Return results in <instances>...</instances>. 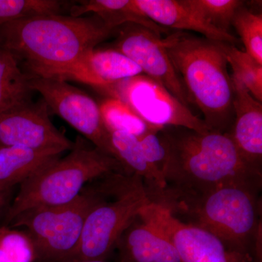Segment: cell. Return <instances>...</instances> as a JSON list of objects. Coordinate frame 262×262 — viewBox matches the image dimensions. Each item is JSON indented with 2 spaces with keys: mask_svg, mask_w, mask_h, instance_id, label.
I'll list each match as a JSON object with an SVG mask.
<instances>
[{
  "mask_svg": "<svg viewBox=\"0 0 262 262\" xmlns=\"http://www.w3.org/2000/svg\"><path fill=\"white\" fill-rule=\"evenodd\" d=\"M159 135L168 155L160 194H201L232 184L261 188V168L245 159L228 134L167 126Z\"/></svg>",
  "mask_w": 262,
  "mask_h": 262,
  "instance_id": "cell-1",
  "label": "cell"
},
{
  "mask_svg": "<svg viewBox=\"0 0 262 262\" xmlns=\"http://www.w3.org/2000/svg\"><path fill=\"white\" fill-rule=\"evenodd\" d=\"M115 31L97 15H40L0 27V48L24 63L27 73L67 80L84 55Z\"/></svg>",
  "mask_w": 262,
  "mask_h": 262,
  "instance_id": "cell-2",
  "label": "cell"
},
{
  "mask_svg": "<svg viewBox=\"0 0 262 262\" xmlns=\"http://www.w3.org/2000/svg\"><path fill=\"white\" fill-rule=\"evenodd\" d=\"M261 188L221 186L208 192L158 196L179 220L211 232L230 249L261 262Z\"/></svg>",
  "mask_w": 262,
  "mask_h": 262,
  "instance_id": "cell-3",
  "label": "cell"
},
{
  "mask_svg": "<svg viewBox=\"0 0 262 262\" xmlns=\"http://www.w3.org/2000/svg\"><path fill=\"white\" fill-rule=\"evenodd\" d=\"M165 49L208 130L227 134L233 124L234 89L224 42L178 31L163 38Z\"/></svg>",
  "mask_w": 262,
  "mask_h": 262,
  "instance_id": "cell-4",
  "label": "cell"
},
{
  "mask_svg": "<svg viewBox=\"0 0 262 262\" xmlns=\"http://www.w3.org/2000/svg\"><path fill=\"white\" fill-rule=\"evenodd\" d=\"M115 173L127 174L114 157L90 146L78 136L67 156L48 164L20 184L7 213V223H11L20 213L33 208L70 203L88 183Z\"/></svg>",
  "mask_w": 262,
  "mask_h": 262,
  "instance_id": "cell-5",
  "label": "cell"
},
{
  "mask_svg": "<svg viewBox=\"0 0 262 262\" xmlns=\"http://www.w3.org/2000/svg\"><path fill=\"white\" fill-rule=\"evenodd\" d=\"M110 175L97 187H84L67 204L33 208L12 221V227L25 228L34 253V261H69L80 244L89 212L106 198L112 186Z\"/></svg>",
  "mask_w": 262,
  "mask_h": 262,
  "instance_id": "cell-6",
  "label": "cell"
},
{
  "mask_svg": "<svg viewBox=\"0 0 262 262\" xmlns=\"http://www.w3.org/2000/svg\"><path fill=\"white\" fill-rule=\"evenodd\" d=\"M150 202L142 179L114 174L110 192L89 212L80 244L69 261L106 260L124 231Z\"/></svg>",
  "mask_w": 262,
  "mask_h": 262,
  "instance_id": "cell-7",
  "label": "cell"
},
{
  "mask_svg": "<svg viewBox=\"0 0 262 262\" xmlns=\"http://www.w3.org/2000/svg\"><path fill=\"white\" fill-rule=\"evenodd\" d=\"M96 89L108 97L125 103L155 126L183 127L198 132L209 130L189 107L144 74Z\"/></svg>",
  "mask_w": 262,
  "mask_h": 262,
  "instance_id": "cell-8",
  "label": "cell"
},
{
  "mask_svg": "<svg viewBox=\"0 0 262 262\" xmlns=\"http://www.w3.org/2000/svg\"><path fill=\"white\" fill-rule=\"evenodd\" d=\"M29 85L32 91L41 95L50 112L68 122L96 148L112 156L110 131L103 122L99 103L94 98L58 77L29 74Z\"/></svg>",
  "mask_w": 262,
  "mask_h": 262,
  "instance_id": "cell-9",
  "label": "cell"
},
{
  "mask_svg": "<svg viewBox=\"0 0 262 262\" xmlns=\"http://www.w3.org/2000/svg\"><path fill=\"white\" fill-rule=\"evenodd\" d=\"M139 215L170 239L181 262H253L211 232L179 220L159 203L150 202Z\"/></svg>",
  "mask_w": 262,
  "mask_h": 262,
  "instance_id": "cell-10",
  "label": "cell"
},
{
  "mask_svg": "<svg viewBox=\"0 0 262 262\" xmlns=\"http://www.w3.org/2000/svg\"><path fill=\"white\" fill-rule=\"evenodd\" d=\"M115 31L118 33L113 49L130 58L144 75L163 85L189 107L190 101L169 58L163 38L149 29L134 24H123Z\"/></svg>",
  "mask_w": 262,
  "mask_h": 262,
  "instance_id": "cell-11",
  "label": "cell"
},
{
  "mask_svg": "<svg viewBox=\"0 0 262 262\" xmlns=\"http://www.w3.org/2000/svg\"><path fill=\"white\" fill-rule=\"evenodd\" d=\"M50 113L42 98L30 97L0 114V147L72 149L74 142L53 125Z\"/></svg>",
  "mask_w": 262,
  "mask_h": 262,
  "instance_id": "cell-12",
  "label": "cell"
},
{
  "mask_svg": "<svg viewBox=\"0 0 262 262\" xmlns=\"http://www.w3.org/2000/svg\"><path fill=\"white\" fill-rule=\"evenodd\" d=\"M234 89L233 124L227 134L241 155L261 168L262 103L251 96L244 84L231 76Z\"/></svg>",
  "mask_w": 262,
  "mask_h": 262,
  "instance_id": "cell-13",
  "label": "cell"
},
{
  "mask_svg": "<svg viewBox=\"0 0 262 262\" xmlns=\"http://www.w3.org/2000/svg\"><path fill=\"white\" fill-rule=\"evenodd\" d=\"M117 262H181L170 239L138 215L117 242Z\"/></svg>",
  "mask_w": 262,
  "mask_h": 262,
  "instance_id": "cell-14",
  "label": "cell"
},
{
  "mask_svg": "<svg viewBox=\"0 0 262 262\" xmlns=\"http://www.w3.org/2000/svg\"><path fill=\"white\" fill-rule=\"evenodd\" d=\"M141 13L164 28L194 31L207 39L234 45L233 34L212 27L193 10L186 0H134Z\"/></svg>",
  "mask_w": 262,
  "mask_h": 262,
  "instance_id": "cell-15",
  "label": "cell"
},
{
  "mask_svg": "<svg viewBox=\"0 0 262 262\" xmlns=\"http://www.w3.org/2000/svg\"><path fill=\"white\" fill-rule=\"evenodd\" d=\"M142 74L140 67L120 51L113 48H94L84 55L70 79L82 81L96 88Z\"/></svg>",
  "mask_w": 262,
  "mask_h": 262,
  "instance_id": "cell-16",
  "label": "cell"
},
{
  "mask_svg": "<svg viewBox=\"0 0 262 262\" xmlns=\"http://www.w3.org/2000/svg\"><path fill=\"white\" fill-rule=\"evenodd\" d=\"M67 151L62 148L0 147V191H10Z\"/></svg>",
  "mask_w": 262,
  "mask_h": 262,
  "instance_id": "cell-17",
  "label": "cell"
},
{
  "mask_svg": "<svg viewBox=\"0 0 262 262\" xmlns=\"http://www.w3.org/2000/svg\"><path fill=\"white\" fill-rule=\"evenodd\" d=\"M108 131L112 156L126 173L142 179L149 198L163 192L166 187L163 176L146 160L137 136L125 131Z\"/></svg>",
  "mask_w": 262,
  "mask_h": 262,
  "instance_id": "cell-18",
  "label": "cell"
},
{
  "mask_svg": "<svg viewBox=\"0 0 262 262\" xmlns=\"http://www.w3.org/2000/svg\"><path fill=\"white\" fill-rule=\"evenodd\" d=\"M70 15L82 17L93 13L99 17L110 28L116 29L125 24L142 26L159 34L168 32L146 18L136 5L134 0H87L79 1L70 8Z\"/></svg>",
  "mask_w": 262,
  "mask_h": 262,
  "instance_id": "cell-19",
  "label": "cell"
},
{
  "mask_svg": "<svg viewBox=\"0 0 262 262\" xmlns=\"http://www.w3.org/2000/svg\"><path fill=\"white\" fill-rule=\"evenodd\" d=\"M32 92L29 74L10 52L0 48V114L30 98Z\"/></svg>",
  "mask_w": 262,
  "mask_h": 262,
  "instance_id": "cell-20",
  "label": "cell"
},
{
  "mask_svg": "<svg viewBox=\"0 0 262 262\" xmlns=\"http://www.w3.org/2000/svg\"><path fill=\"white\" fill-rule=\"evenodd\" d=\"M103 122L108 130H122L141 137L146 133L159 130L146 122L134 110L120 100L106 98L99 103Z\"/></svg>",
  "mask_w": 262,
  "mask_h": 262,
  "instance_id": "cell-21",
  "label": "cell"
},
{
  "mask_svg": "<svg viewBox=\"0 0 262 262\" xmlns=\"http://www.w3.org/2000/svg\"><path fill=\"white\" fill-rule=\"evenodd\" d=\"M223 46L227 61L232 69V76L244 84L255 99L261 102L262 65L234 45L224 42Z\"/></svg>",
  "mask_w": 262,
  "mask_h": 262,
  "instance_id": "cell-22",
  "label": "cell"
},
{
  "mask_svg": "<svg viewBox=\"0 0 262 262\" xmlns=\"http://www.w3.org/2000/svg\"><path fill=\"white\" fill-rule=\"evenodd\" d=\"M66 5L58 0H0V27L21 19L61 14Z\"/></svg>",
  "mask_w": 262,
  "mask_h": 262,
  "instance_id": "cell-23",
  "label": "cell"
},
{
  "mask_svg": "<svg viewBox=\"0 0 262 262\" xmlns=\"http://www.w3.org/2000/svg\"><path fill=\"white\" fill-rule=\"evenodd\" d=\"M188 5L212 27L229 33L235 13L244 5L241 0H186Z\"/></svg>",
  "mask_w": 262,
  "mask_h": 262,
  "instance_id": "cell-24",
  "label": "cell"
},
{
  "mask_svg": "<svg viewBox=\"0 0 262 262\" xmlns=\"http://www.w3.org/2000/svg\"><path fill=\"white\" fill-rule=\"evenodd\" d=\"M232 26L244 42L246 53L262 65V15L250 11L244 5L237 10Z\"/></svg>",
  "mask_w": 262,
  "mask_h": 262,
  "instance_id": "cell-25",
  "label": "cell"
},
{
  "mask_svg": "<svg viewBox=\"0 0 262 262\" xmlns=\"http://www.w3.org/2000/svg\"><path fill=\"white\" fill-rule=\"evenodd\" d=\"M18 234L8 227H0V262H33L32 248L24 249Z\"/></svg>",
  "mask_w": 262,
  "mask_h": 262,
  "instance_id": "cell-26",
  "label": "cell"
},
{
  "mask_svg": "<svg viewBox=\"0 0 262 262\" xmlns=\"http://www.w3.org/2000/svg\"><path fill=\"white\" fill-rule=\"evenodd\" d=\"M159 130L146 133L138 139L146 160L163 177L168 155L159 135Z\"/></svg>",
  "mask_w": 262,
  "mask_h": 262,
  "instance_id": "cell-27",
  "label": "cell"
},
{
  "mask_svg": "<svg viewBox=\"0 0 262 262\" xmlns=\"http://www.w3.org/2000/svg\"><path fill=\"white\" fill-rule=\"evenodd\" d=\"M10 191H0V211L6 204Z\"/></svg>",
  "mask_w": 262,
  "mask_h": 262,
  "instance_id": "cell-28",
  "label": "cell"
},
{
  "mask_svg": "<svg viewBox=\"0 0 262 262\" xmlns=\"http://www.w3.org/2000/svg\"><path fill=\"white\" fill-rule=\"evenodd\" d=\"M66 262H108L106 260H73Z\"/></svg>",
  "mask_w": 262,
  "mask_h": 262,
  "instance_id": "cell-29",
  "label": "cell"
}]
</instances>
